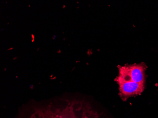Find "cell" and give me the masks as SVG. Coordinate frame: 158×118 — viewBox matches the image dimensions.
I'll return each instance as SVG.
<instances>
[{"mask_svg": "<svg viewBox=\"0 0 158 118\" xmlns=\"http://www.w3.org/2000/svg\"><path fill=\"white\" fill-rule=\"evenodd\" d=\"M145 68L143 64L127 65L119 67V74L115 81L119 82L145 83Z\"/></svg>", "mask_w": 158, "mask_h": 118, "instance_id": "obj_1", "label": "cell"}]
</instances>
